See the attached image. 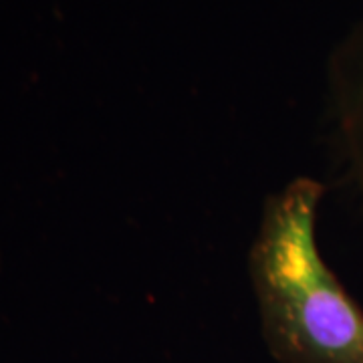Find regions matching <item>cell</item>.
I'll use <instances>...</instances> for the list:
<instances>
[{
	"instance_id": "1",
	"label": "cell",
	"mask_w": 363,
	"mask_h": 363,
	"mask_svg": "<svg viewBox=\"0 0 363 363\" xmlns=\"http://www.w3.org/2000/svg\"><path fill=\"white\" fill-rule=\"evenodd\" d=\"M325 184L301 176L267 198L248 252L260 335L279 363H363V309L317 245Z\"/></svg>"
},
{
	"instance_id": "2",
	"label": "cell",
	"mask_w": 363,
	"mask_h": 363,
	"mask_svg": "<svg viewBox=\"0 0 363 363\" xmlns=\"http://www.w3.org/2000/svg\"><path fill=\"white\" fill-rule=\"evenodd\" d=\"M327 101L339 154L363 216V14L329 55Z\"/></svg>"
}]
</instances>
